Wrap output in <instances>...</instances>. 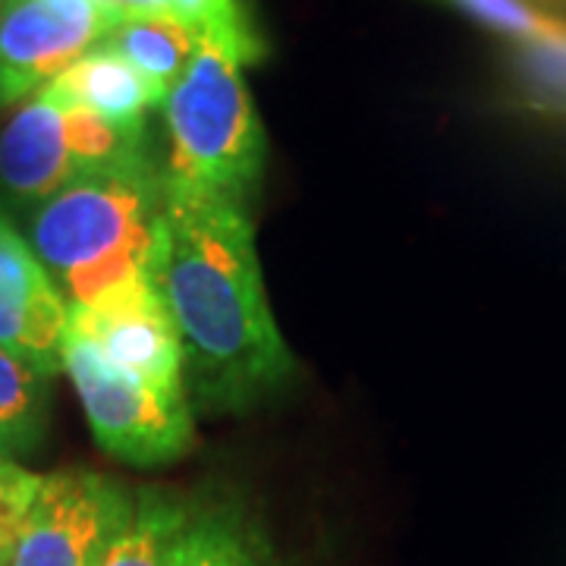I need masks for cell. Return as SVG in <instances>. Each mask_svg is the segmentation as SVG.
<instances>
[{"instance_id": "cell-3", "label": "cell", "mask_w": 566, "mask_h": 566, "mask_svg": "<svg viewBox=\"0 0 566 566\" xmlns=\"http://www.w3.org/2000/svg\"><path fill=\"white\" fill-rule=\"evenodd\" d=\"M164 218V177L145 151L92 170L44 199L29 245L73 305H92L120 283L151 274Z\"/></svg>"}, {"instance_id": "cell-8", "label": "cell", "mask_w": 566, "mask_h": 566, "mask_svg": "<svg viewBox=\"0 0 566 566\" xmlns=\"http://www.w3.org/2000/svg\"><path fill=\"white\" fill-rule=\"evenodd\" d=\"M66 327L98 344L126 375L161 394L186 397L180 337L151 274L120 283L92 305H73Z\"/></svg>"}, {"instance_id": "cell-13", "label": "cell", "mask_w": 566, "mask_h": 566, "mask_svg": "<svg viewBox=\"0 0 566 566\" xmlns=\"http://www.w3.org/2000/svg\"><path fill=\"white\" fill-rule=\"evenodd\" d=\"M51 419V378L0 349V457L20 460L39 450Z\"/></svg>"}, {"instance_id": "cell-14", "label": "cell", "mask_w": 566, "mask_h": 566, "mask_svg": "<svg viewBox=\"0 0 566 566\" xmlns=\"http://www.w3.org/2000/svg\"><path fill=\"white\" fill-rule=\"evenodd\" d=\"M177 566H268L262 545L240 523L237 513L205 510L182 542Z\"/></svg>"}, {"instance_id": "cell-6", "label": "cell", "mask_w": 566, "mask_h": 566, "mask_svg": "<svg viewBox=\"0 0 566 566\" xmlns=\"http://www.w3.org/2000/svg\"><path fill=\"white\" fill-rule=\"evenodd\" d=\"M133 504L136 494L102 472H48L7 566H98Z\"/></svg>"}, {"instance_id": "cell-12", "label": "cell", "mask_w": 566, "mask_h": 566, "mask_svg": "<svg viewBox=\"0 0 566 566\" xmlns=\"http://www.w3.org/2000/svg\"><path fill=\"white\" fill-rule=\"evenodd\" d=\"M170 95L199 51V32L174 13L120 20L102 41Z\"/></svg>"}, {"instance_id": "cell-5", "label": "cell", "mask_w": 566, "mask_h": 566, "mask_svg": "<svg viewBox=\"0 0 566 566\" xmlns=\"http://www.w3.org/2000/svg\"><path fill=\"white\" fill-rule=\"evenodd\" d=\"M142 139L85 107H63L35 92L0 129V189L17 202H44L63 186L139 151Z\"/></svg>"}, {"instance_id": "cell-9", "label": "cell", "mask_w": 566, "mask_h": 566, "mask_svg": "<svg viewBox=\"0 0 566 566\" xmlns=\"http://www.w3.org/2000/svg\"><path fill=\"white\" fill-rule=\"evenodd\" d=\"M70 308L35 249L0 211V349L44 378L63 371Z\"/></svg>"}, {"instance_id": "cell-2", "label": "cell", "mask_w": 566, "mask_h": 566, "mask_svg": "<svg viewBox=\"0 0 566 566\" xmlns=\"http://www.w3.org/2000/svg\"><path fill=\"white\" fill-rule=\"evenodd\" d=\"M255 61L262 41L245 17L199 32L196 57L164 102V192L249 202L268 148L243 73Z\"/></svg>"}, {"instance_id": "cell-19", "label": "cell", "mask_w": 566, "mask_h": 566, "mask_svg": "<svg viewBox=\"0 0 566 566\" xmlns=\"http://www.w3.org/2000/svg\"><path fill=\"white\" fill-rule=\"evenodd\" d=\"M532 3L535 10H542L545 17H554V20L564 22V13H566V0H526Z\"/></svg>"}, {"instance_id": "cell-21", "label": "cell", "mask_w": 566, "mask_h": 566, "mask_svg": "<svg viewBox=\"0 0 566 566\" xmlns=\"http://www.w3.org/2000/svg\"><path fill=\"white\" fill-rule=\"evenodd\" d=\"M0 3H3V0H0Z\"/></svg>"}, {"instance_id": "cell-16", "label": "cell", "mask_w": 566, "mask_h": 566, "mask_svg": "<svg viewBox=\"0 0 566 566\" xmlns=\"http://www.w3.org/2000/svg\"><path fill=\"white\" fill-rule=\"evenodd\" d=\"M39 488V472L25 469L17 460L0 457V566H7L13 557L22 523L29 516V506L35 501Z\"/></svg>"}, {"instance_id": "cell-1", "label": "cell", "mask_w": 566, "mask_h": 566, "mask_svg": "<svg viewBox=\"0 0 566 566\" xmlns=\"http://www.w3.org/2000/svg\"><path fill=\"white\" fill-rule=\"evenodd\" d=\"M151 281L180 337L189 406L240 412L293 378L245 202L164 192Z\"/></svg>"}, {"instance_id": "cell-17", "label": "cell", "mask_w": 566, "mask_h": 566, "mask_svg": "<svg viewBox=\"0 0 566 566\" xmlns=\"http://www.w3.org/2000/svg\"><path fill=\"white\" fill-rule=\"evenodd\" d=\"M170 13L180 17L186 25H192L196 32H205L211 25H221V22L245 17L240 0H174L170 3Z\"/></svg>"}, {"instance_id": "cell-18", "label": "cell", "mask_w": 566, "mask_h": 566, "mask_svg": "<svg viewBox=\"0 0 566 566\" xmlns=\"http://www.w3.org/2000/svg\"><path fill=\"white\" fill-rule=\"evenodd\" d=\"M102 3L117 17V20H136V17L170 13V3H174V0H102Z\"/></svg>"}, {"instance_id": "cell-10", "label": "cell", "mask_w": 566, "mask_h": 566, "mask_svg": "<svg viewBox=\"0 0 566 566\" xmlns=\"http://www.w3.org/2000/svg\"><path fill=\"white\" fill-rule=\"evenodd\" d=\"M41 95L63 107H85L129 139H142L145 114L167 102L164 88L145 80L133 63L111 51L107 44L92 48L66 73L48 82Z\"/></svg>"}, {"instance_id": "cell-7", "label": "cell", "mask_w": 566, "mask_h": 566, "mask_svg": "<svg viewBox=\"0 0 566 566\" xmlns=\"http://www.w3.org/2000/svg\"><path fill=\"white\" fill-rule=\"evenodd\" d=\"M117 22L102 0H3L0 107L29 102L98 48Z\"/></svg>"}, {"instance_id": "cell-4", "label": "cell", "mask_w": 566, "mask_h": 566, "mask_svg": "<svg viewBox=\"0 0 566 566\" xmlns=\"http://www.w3.org/2000/svg\"><path fill=\"white\" fill-rule=\"evenodd\" d=\"M63 368L80 394L95 441L129 465H164L192 447L186 397L161 394L104 356L98 344L66 327Z\"/></svg>"}, {"instance_id": "cell-11", "label": "cell", "mask_w": 566, "mask_h": 566, "mask_svg": "<svg viewBox=\"0 0 566 566\" xmlns=\"http://www.w3.org/2000/svg\"><path fill=\"white\" fill-rule=\"evenodd\" d=\"M196 523V510L164 491H136V504L104 551L98 566H177L182 542Z\"/></svg>"}, {"instance_id": "cell-20", "label": "cell", "mask_w": 566, "mask_h": 566, "mask_svg": "<svg viewBox=\"0 0 566 566\" xmlns=\"http://www.w3.org/2000/svg\"><path fill=\"white\" fill-rule=\"evenodd\" d=\"M564 22H566V13H564Z\"/></svg>"}, {"instance_id": "cell-15", "label": "cell", "mask_w": 566, "mask_h": 566, "mask_svg": "<svg viewBox=\"0 0 566 566\" xmlns=\"http://www.w3.org/2000/svg\"><path fill=\"white\" fill-rule=\"evenodd\" d=\"M457 7L472 22L485 25L497 35H506L523 48H542V44H564L566 22L545 17L526 0H444Z\"/></svg>"}]
</instances>
